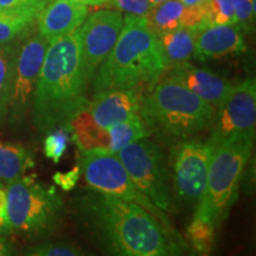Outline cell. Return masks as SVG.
<instances>
[{
  "label": "cell",
  "instance_id": "cell-1",
  "mask_svg": "<svg viewBox=\"0 0 256 256\" xmlns=\"http://www.w3.org/2000/svg\"><path fill=\"white\" fill-rule=\"evenodd\" d=\"M84 215L108 248L126 256L183 254L186 246L174 232L138 204L95 191L81 200Z\"/></svg>",
  "mask_w": 256,
  "mask_h": 256
},
{
  "label": "cell",
  "instance_id": "cell-2",
  "mask_svg": "<svg viewBox=\"0 0 256 256\" xmlns=\"http://www.w3.org/2000/svg\"><path fill=\"white\" fill-rule=\"evenodd\" d=\"M88 83L78 28L51 40L32 96L38 130L62 127L83 110L88 104Z\"/></svg>",
  "mask_w": 256,
  "mask_h": 256
},
{
  "label": "cell",
  "instance_id": "cell-3",
  "mask_svg": "<svg viewBox=\"0 0 256 256\" xmlns=\"http://www.w3.org/2000/svg\"><path fill=\"white\" fill-rule=\"evenodd\" d=\"M166 69L159 37L145 17L127 14L116 43L92 78V92L142 87L147 89Z\"/></svg>",
  "mask_w": 256,
  "mask_h": 256
},
{
  "label": "cell",
  "instance_id": "cell-4",
  "mask_svg": "<svg viewBox=\"0 0 256 256\" xmlns=\"http://www.w3.org/2000/svg\"><path fill=\"white\" fill-rule=\"evenodd\" d=\"M214 112L212 106L162 74L144 92L140 115L151 130L188 138L209 126Z\"/></svg>",
  "mask_w": 256,
  "mask_h": 256
},
{
  "label": "cell",
  "instance_id": "cell-5",
  "mask_svg": "<svg viewBox=\"0 0 256 256\" xmlns=\"http://www.w3.org/2000/svg\"><path fill=\"white\" fill-rule=\"evenodd\" d=\"M255 134H235L214 146L206 188L194 215L220 224L238 197L243 171L252 151Z\"/></svg>",
  "mask_w": 256,
  "mask_h": 256
},
{
  "label": "cell",
  "instance_id": "cell-6",
  "mask_svg": "<svg viewBox=\"0 0 256 256\" xmlns=\"http://www.w3.org/2000/svg\"><path fill=\"white\" fill-rule=\"evenodd\" d=\"M8 184V218L12 230L46 235L57 228L62 220L63 202L55 188H46L31 177H20Z\"/></svg>",
  "mask_w": 256,
  "mask_h": 256
},
{
  "label": "cell",
  "instance_id": "cell-7",
  "mask_svg": "<svg viewBox=\"0 0 256 256\" xmlns=\"http://www.w3.org/2000/svg\"><path fill=\"white\" fill-rule=\"evenodd\" d=\"M139 191L164 212H174L170 172L164 151L158 144L142 138L116 153Z\"/></svg>",
  "mask_w": 256,
  "mask_h": 256
},
{
  "label": "cell",
  "instance_id": "cell-8",
  "mask_svg": "<svg viewBox=\"0 0 256 256\" xmlns=\"http://www.w3.org/2000/svg\"><path fill=\"white\" fill-rule=\"evenodd\" d=\"M81 171L92 190L142 206L166 226L172 228L164 211L136 188L119 156L107 151L82 152Z\"/></svg>",
  "mask_w": 256,
  "mask_h": 256
},
{
  "label": "cell",
  "instance_id": "cell-9",
  "mask_svg": "<svg viewBox=\"0 0 256 256\" xmlns=\"http://www.w3.org/2000/svg\"><path fill=\"white\" fill-rule=\"evenodd\" d=\"M214 146L209 142L185 140L171 156L174 194L184 203H198L206 188Z\"/></svg>",
  "mask_w": 256,
  "mask_h": 256
},
{
  "label": "cell",
  "instance_id": "cell-10",
  "mask_svg": "<svg viewBox=\"0 0 256 256\" xmlns=\"http://www.w3.org/2000/svg\"><path fill=\"white\" fill-rule=\"evenodd\" d=\"M256 124V83L247 78L234 84L230 92L217 106L211 120L209 142L217 144L235 134H255Z\"/></svg>",
  "mask_w": 256,
  "mask_h": 256
},
{
  "label": "cell",
  "instance_id": "cell-11",
  "mask_svg": "<svg viewBox=\"0 0 256 256\" xmlns=\"http://www.w3.org/2000/svg\"><path fill=\"white\" fill-rule=\"evenodd\" d=\"M122 26L121 12L100 10L86 18L78 28L83 66L89 82L113 50Z\"/></svg>",
  "mask_w": 256,
  "mask_h": 256
},
{
  "label": "cell",
  "instance_id": "cell-12",
  "mask_svg": "<svg viewBox=\"0 0 256 256\" xmlns=\"http://www.w3.org/2000/svg\"><path fill=\"white\" fill-rule=\"evenodd\" d=\"M49 44L40 34H28L19 42L8 106L14 119L23 116L30 104Z\"/></svg>",
  "mask_w": 256,
  "mask_h": 256
},
{
  "label": "cell",
  "instance_id": "cell-13",
  "mask_svg": "<svg viewBox=\"0 0 256 256\" xmlns=\"http://www.w3.org/2000/svg\"><path fill=\"white\" fill-rule=\"evenodd\" d=\"M145 90V88L134 87L100 92L94 94V98L88 102L87 108L95 122L108 130L113 124L140 113Z\"/></svg>",
  "mask_w": 256,
  "mask_h": 256
},
{
  "label": "cell",
  "instance_id": "cell-14",
  "mask_svg": "<svg viewBox=\"0 0 256 256\" xmlns=\"http://www.w3.org/2000/svg\"><path fill=\"white\" fill-rule=\"evenodd\" d=\"M194 55L200 60L238 55L247 50L242 28L238 24L206 25L194 30Z\"/></svg>",
  "mask_w": 256,
  "mask_h": 256
},
{
  "label": "cell",
  "instance_id": "cell-15",
  "mask_svg": "<svg viewBox=\"0 0 256 256\" xmlns=\"http://www.w3.org/2000/svg\"><path fill=\"white\" fill-rule=\"evenodd\" d=\"M162 74L180 83L214 108H217L234 86L209 70L197 68L190 62L166 66Z\"/></svg>",
  "mask_w": 256,
  "mask_h": 256
},
{
  "label": "cell",
  "instance_id": "cell-16",
  "mask_svg": "<svg viewBox=\"0 0 256 256\" xmlns=\"http://www.w3.org/2000/svg\"><path fill=\"white\" fill-rule=\"evenodd\" d=\"M88 5L70 0H50L37 16L38 34L49 42L72 34L88 17Z\"/></svg>",
  "mask_w": 256,
  "mask_h": 256
},
{
  "label": "cell",
  "instance_id": "cell-17",
  "mask_svg": "<svg viewBox=\"0 0 256 256\" xmlns=\"http://www.w3.org/2000/svg\"><path fill=\"white\" fill-rule=\"evenodd\" d=\"M64 127L69 130L76 145L82 152L107 151L110 152L108 130L95 122L87 106L74 115Z\"/></svg>",
  "mask_w": 256,
  "mask_h": 256
},
{
  "label": "cell",
  "instance_id": "cell-18",
  "mask_svg": "<svg viewBox=\"0 0 256 256\" xmlns=\"http://www.w3.org/2000/svg\"><path fill=\"white\" fill-rule=\"evenodd\" d=\"M44 5L14 10L0 8V44L22 40L30 34Z\"/></svg>",
  "mask_w": 256,
  "mask_h": 256
},
{
  "label": "cell",
  "instance_id": "cell-19",
  "mask_svg": "<svg viewBox=\"0 0 256 256\" xmlns=\"http://www.w3.org/2000/svg\"><path fill=\"white\" fill-rule=\"evenodd\" d=\"M34 166L32 154L18 144L0 142V179L10 183L17 180Z\"/></svg>",
  "mask_w": 256,
  "mask_h": 256
},
{
  "label": "cell",
  "instance_id": "cell-20",
  "mask_svg": "<svg viewBox=\"0 0 256 256\" xmlns=\"http://www.w3.org/2000/svg\"><path fill=\"white\" fill-rule=\"evenodd\" d=\"M166 66L188 62L194 55V32L190 28H178L159 37Z\"/></svg>",
  "mask_w": 256,
  "mask_h": 256
},
{
  "label": "cell",
  "instance_id": "cell-21",
  "mask_svg": "<svg viewBox=\"0 0 256 256\" xmlns=\"http://www.w3.org/2000/svg\"><path fill=\"white\" fill-rule=\"evenodd\" d=\"M185 6L179 0H165L152 6L145 16L147 25L156 37L180 28V18Z\"/></svg>",
  "mask_w": 256,
  "mask_h": 256
},
{
  "label": "cell",
  "instance_id": "cell-22",
  "mask_svg": "<svg viewBox=\"0 0 256 256\" xmlns=\"http://www.w3.org/2000/svg\"><path fill=\"white\" fill-rule=\"evenodd\" d=\"M151 133L152 130L147 126L140 113L136 114L130 119L124 120L122 122L115 124L108 128L110 152L116 154L128 144L136 142L142 138H147Z\"/></svg>",
  "mask_w": 256,
  "mask_h": 256
},
{
  "label": "cell",
  "instance_id": "cell-23",
  "mask_svg": "<svg viewBox=\"0 0 256 256\" xmlns=\"http://www.w3.org/2000/svg\"><path fill=\"white\" fill-rule=\"evenodd\" d=\"M19 42L20 40L0 44V119L8 110Z\"/></svg>",
  "mask_w": 256,
  "mask_h": 256
},
{
  "label": "cell",
  "instance_id": "cell-24",
  "mask_svg": "<svg viewBox=\"0 0 256 256\" xmlns=\"http://www.w3.org/2000/svg\"><path fill=\"white\" fill-rule=\"evenodd\" d=\"M216 224L200 215H194L188 226L186 238L200 255H209L215 241Z\"/></svg>",
  "mask_w": 256,
  "mask_h": 256
},
{
  "label": "cell",
  "instance_id": "cell-25",
  "mask_svg": "<svg viewBox=\"0 0 256 256\" xmlns=\"http://www.w3.org/2000/svg\"><path fill=\"white\" fill-rule=\"evenodd\" d=\"M70 133L66 127H60L58 130H50L48 136L44 140V153L48 159L52 160L55 164H58L62 159L64 152L68 148Z\"/></svg>",
  "mask_w": 256,
  "mask_h": 256
},
{
  "label": "cell",
  "instance_id": "cell-26",
  "mask_svg": "<svg viewBox=\"0 0 256 256\" xmlns=\"http://www.w3.org/2000/svg\"><path fill=\"white\" fill-rule=\"evenodd\" d=\"M206 10L209 24H236L232 0H208Z\"/></svg>",
  "mask_w": 256,
  "mask_h": 256
},
{
  "label": "cell",
  "instance_id": "cell-27",
  "mask_svg": "<svg viewBox=\"0 0 256 256\" xmlns=\"http://www.w3.org/2000/svg\"><path fill=\"white\" fill-rule=\"evenodd\" d=\"M24 254L32 256H80L83 252L78 246L72 243H43L30 247Z\"/></svg>",
  "mask_w": 256,
  "mask_h": 256
},
{
  "label": "cell",
  "instance_id": "cell-28",
  "mask_svg": "<svg viewBox=\"0 0 256 256\" xmlns=\"http://www.w3.org/2000/svg\"><path fill=\"white\" fill-rule=\"evenodd\" d=\"M206 25H210L208 20V10L206 2L202 4L185 6L180 18V26L190 28V30H197Z\"/></svg>",
  "mask_w": 256,
  "mask_h": 256
},
{
  "label": "cell",
  "instance_id": "cell-29",
  "mask_svg": "<svg viewBox=\"0 0 256 256\" xmlns=\"http://www.w3.org/2000/svg\"><path fill=\"white\" fill-rule=\"evenodd\" d=\"M106 4L116 8V11L138 17H145L152 8L150 0H108Z\"/></svg>",
  "mask_w": 256,
  "mask_h": 256
},
{
  "label": "cell",
  "instance_id": "cell-30",
  "mask_svg": "<svg viewBox=\"0 0 256 256\" xmlns=\"http://www.w3.org/2000/svg\"><path fill=\"white\" fill-rule=\"evenodd\" d=\"M235 22L241 28H249L255 14V0H232Z\"/></svg>",
  "mask_w": 256,
  "mask_h": 256
},
{
  "label": "cell",
  "instance_id": "cell-31",
  "mask_svg": "<svg viewBox=\"0 0 256 256\" xmlns=\"http://www.w3.org/2000/svg\"><path fill=\"white\" fill-rule=\"evenodd\" d=\"M80 176H81V166H75L68 172H56L54 176V183L60 185L64 191H70L78 184Z\"/></svg>",
  "mask_w": 256,
  "mask_h": 256
},
{
  "label": "cell",
  "instance_id": "cell-32",
  "mask_svg": "<svg viewBox=\"0 0 256 256\" xmlns=\"http://www.w3.org/2000/svg\"><path fill=\"white\" fill-rule=\"evenodd\" d=\"M46 0H0V8L14 10L44 5Z\"/></svg>",
  "mask_w": 256,
  "mask_h": 256
},
{
  "label": "cell",
  "instance_id": "cell-33",
  "mask_svg": "<svg viewBox=\"0 0 256 256\" xmlns=\"http://www.w3.org/2000/svg\"><path fill=\"white\" fill-rule=\"evenodd\" d=\"M0 223L6 228L11 229V224L8 218V196H6V188L0 184Z\"/></svg>",
  "mask_w": 256,
  "mask_h": 256
},
{
  "label": "cell",
  "instance_id": "cell-34",
  "mask_svg": "<svg viewBox=\"0 0 256 256\" xmlns=\"http://www.w3.org/2000/svg\"><path fill=\"white\" fill-rule=\"evenodd\" d=\"M12 254V248L8 244V242L5 238H2V236H0V256L4 255H11Z\"/></svg>",
  "mask_w": 256,
  "mask_h": 256
},
{
  "label": "cell",
  "instance_id": "cell-35",
  "mask_svg": "<svg viewBox=\"0 0 256 256\" xmlns=\"http://www.w3.org/2000/svg\"><path fill=\"white\" fill-rule=\"evenodd\" d=\"M184 6H192V5H197V4H202V2H206L208 0H179Z\"/></svg>",
  "mask_w": 256,
  "mask_h": 256
},
{
  "label": "cell",
  "instance_id": "cell-36",
  "mask_svg": "<svg viewBox=\"0 0 256 256\" xmlns=\"http://www.w3.org/2000/svg\"><path fill=\"white\" fill-rule=\"evenodd\" d=\"M70 2H78V4H83V5L98 6V0H70Z\"/></svg>",
  "mask_w": 256,
  "mask_h": 256
},
{
  "label": "cell",
  "instance_id": "cell-37",
  "mask_svg": "<svg viewBox=\"0 0 256 256\" xmlns=\"http://www.w3.org/2000/svg\"><path fill=\"white\" fill-rule=\"evenodd\" d=\"M11 232H12L11 229L6 228L5 226H2V224L0 223V236H2V235H8V234H10Z\"/></svg>",
  "mask_w": 256,
  "mask_h": 256
},
{
  "label": "cell",
  "instance_id": "cell-38",
  "mask_svg": "<svg viewBox=\"0 0 256 256\" xmlns=\"http://www.w3.org/2000/svg\"><path fill=\"white\" fill-rule=\"evenodd\" d=\"M165 2V0H150V2H151L152 6L158 5V4H160V2Z\"/></svg>",
  "mask_w": 256,
  "mask_h": 256
},
{
  "label": "cell",
  "instance_id": "cell-39",
  "mask_svg": "<svg viewBox=\"0 0 256 256\" xmlns=\"http://www.w3.org/2000/svg\"><path fill=\"white\" fill-rule=\"evenodd\" d=\"M108 0H98V5H104Z\"/></svg>",
  "mask_w": 256,
  "mask_h": 256
}]
</instances>
